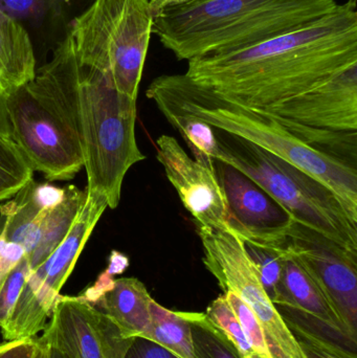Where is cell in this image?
<instances>
[{
  "label": "cell",
  "instance_id": "cell-1",
  "mask_svg": "<svg viewBox=\"0 0 357 358\" xmlns=\"http://www.w3.org/2000/svg\"><path fill=\"white\" fill-rule=\"evenodd\" d=\"M356 0L312 24L232 54L188 61L186 75L252 110L282 104L357 63Z\"/></svg>",
  "mask_w": 357,
  "mask_h": 358
},
{
  "label": "cell",
  "instance_id": "cell-2",
  "mask_svg": "<svg viewBox=\"0 0 357 358\" xmlns=\"http://www.w3.org/2000/svg\"><path fill=\"white\" fill-rule=\"evenodd\" d=\"M33 82L81 151L88 195L103 196L108 208H117L126 174L146 159L136 143V100L78 62L69 33Z\"/></svg>",
  "mask_w": 357,
  "mask_h": 358
},
{
  "label": "cell",
  "instance_id": "cell-3",
  "mask_svg": "<svg viewBox=\"0 0 357 358\" xmlns=\"http://www.w3.org/2000/svg\"><path fill=\"white\" fill-rule=\"evenodd\" d=\"M335 0H205L153 17L152 34L180 61L232 54L312 24Z\"/></svg>",
  "mask_w": 357,
  "mask_h": 358
},
{
  "label": "cell",
  "instance_id": "cell-4",
  "mask_svg": "<svg viewBox=\"0 0 357 358\" xmlns=\"http://www.w3.org/2000/svg\"><path fill=\"white\" fill-rule=\"evenodd\" d=\"M153 102L194 115L215 129L243 138L309 174L333 192L357 224V168L325 155L293 136L280 122L195 83L186 73L163 75L146 92Z\"/></svg>",
  "mask_w": 357,
  "mask_h": 358
},
{
  "label": "cell",
  "instance_id": "cell-5",
  "mask_svg": "<svg viewBox=\"0 0 357 358\" xmlns=\"http://www.w3.org/2000/svg\"><path fill=\"white\" fill-rule=\"evenodd\" d=\"M214 130L219 148L216 161L251 178L300 224L357 255V224L333 192L284 159L238 136Z\"/></svg>",
  "mask_w": 357,
  "mask_h": 358
},
{
  "label": "cell",
  "instance_id": "cell-6",
  "mask_svg": "<svg viewBox=\"0 0 357 358\" xmlns=\"http://www.w3.org/2000/svg\"><path fill=\"white\" fill-rule=\"evenodd\" d=\"M152 21L150 0H94L71 24L75 59L136 100Z\"/></svg>",
  "mask_w": 357,
  "mask_h": 358
},
{
  "label": "cell",
  "instance_id": "cell-7",
  "mask_svg": "<svg viewBox=\"0 0 357 358\" xmlns=\"http://www.w3.org/2000/svg\"><path fill=\"white\" fill-rule=\"evenodd\" d=\"M203 262L224 292L237 294L257 317L272 358H306L286 322L264 290L245 242L232 229H197Z\"/></svg>",
  "mask_w": 357,
  "mask_h": 358
},
{
  "label": "cell",
  "instance_id": "cell-8",
  "mask_svg": "<svg viewBox=\"0 0 357 358\" xmlns=\"http://www.w3.org/2000/svg\"><path fill=\"white\" fill-rule=\"evenodd\" d=\"M107 208L105 197L87 194L85 203L66 237L25 282L12 315L1 329L6 342L35 338L43 331L61 288L75 268L80 254Z\"/></svg>",
  "mask_w": 357,
  "mask_h": 358
},
{
  "label": "cell",
  "instance_id": "cell-9",
  "mask_svg": "<svg viewBox=\"0 0 357 358\" xmlns=\"http://www.w3.org/2000/svg\"><path fill=\"white\" fill-rule=\"evenodd\" d=\"M10 140L33 171L71 180L83 168L79 147L33 80L6 94Z\"/></svg>",
  "mask_w": 357,
  "mask_h": 358
},
{
  "label": "cell",
  "instance_id": "cell-10",
  "mask_svg": "<svg viewBox=\"0 0 357 358\" xmlns=\"http://www.w3.org/2000/svg\"><path fill=\"white\" fill-rule=\"evenodd\" d=\"M284 248L357 336V255L297 221L287 233Z\"/></svg>",
  "mask_w": 357,
  "mask_h": 358
},
{
  "label": "cell",
  "instance_id": "cell-11",
  "mask_svg": "<svg viewBox=\"0 0 357 358\" xmlns=\"http://www.w3.org/2000/svg\"><path fill=\"white\" fill-rule=\"evenodd\" d=\"M38 341L68 358H125L134 338L79 296L60 294Z\"/></svg>",
  "mask_w": 357,
  "mask_h": 358
},
{
  "label": "cell",
  "instance_id": "cell-12",
  "mask_svg": "<svg viewBox=\"0 0 357 358\" xmlns=\"http://www.w3.org/2000/svg\"><path fill=\"white\" fill-rule=\"evenodd\" d=\"M156 147L157 161L197 229H231L228 202L215 168L191 157L172 136H159Z\"/></svg>",
  "mask_w": 357,
  "mask_h": 358
},
{
  "label": "cell",
  "instance_id": "cell-13",
  "mask_svg": "<svg viewBox=\"0 0 357 358\" xmlns=\"http://www.w3.org/2000/svg\"><path fill=\"white\" fill-rule=\"evenodd\" d=\"M215 169L226 194L231 229L242 239L283 241L295 219L236 168L215 161Z\"/></svg>",
  "mask_w": 357,
  "mask_h": 358
},
{
  "label": "cell",
  "instance_id": "cell-14",
  "mask_svg": "<svg viewBox=\"0 0 357 358\" xmlns=\"http://www.w3.org/2000/svg\"><path fill=\"white\" fill-rule=\"evenodd\" d=\"M276 307L286 323L296 324L319 338L356 352L357 336L346 327L328 299L287 252L280 301Z\"/></svg>",
  "mask_w": 357,
  "mask_h": 358
},
{
  "label": "cell",
  "instance_id": "cell-15",
  "mask_svg": "<svg viewBox=\"0 0 357 358\" xmlns=\"http://www.w3.org/2000/svg\"><path fill=\"white\" fill-rule=\"evenodd\" d=\"M260 113L308 127L356 132L357 63L314 90Z\"/></svg>",
  "mask_w": 357,
  "mask_h": 358
},
{
  "label": "cell",
  "instance_id": "cell-16",
  "mask_svg": "<svg viewBox=\"0 0 357 358\" xmlns=\"http://www.w3.org/2000/svg\"><path fill=\"white\" fill-rule=\"evenodd\" d=\"M152 296L136 278L115 279L112 289L92 306L102 311L121 330L126 338H146L151 336Z\"/></svg>",
  "mask_w": 357,
  "mask_h": 358
},
{
  "label": "cell",
  "instance_id": "cell-17",
  "mask_svg": "<svg viewBox=\"0 0 357 358\" xmlns=\"http://www.w3.org/2000/svg\"><path fill=\"white\" fill-rule=\"evenodd\" d=\"M94 0H0V8L27 29L42 38H52L57 46L71 31L73 19ZM29 35V37L31 36Z\"/></svg>",
  "mask_w": 357,
  "mask_h": 358
},
{
  "label": "cell",
  "instance_id": "cell-18",
  "mask_svg": "<svg viewBox=\"0 0 357 358\" xmlns=\"http://www.w3.org/2000/svg\"><path fill=\"white\" fill-rule=\"evenodd\" d=\"M36 55L25 27L0 8V92L29 83L36 76Z\"/></svg>",
  "mask_w": 357,
  "mask_h": 358
},
{
  "label": "cell",
  "instance_id": "cell-19",
  "mask_svg": "<svg viewBox=\"0 0 357 358\" xmlns=\"http://www.w3.org/2000/svg\"><path fill=\"white\" fill-rule=\"evenodd\" d=\"M151 342L178 358L195 357L189 313L169 310L156 301L151 303Z\"/></svg>",
  "mask_w": 357,
  "mask_h": 358
},
{
  "label": "cell",
  "instance_id": "cell-20",
  "mask_svg": "<svg viewBox=\"0 0 357 358\" xmlns=\"http://www.w3.org/2000/svg\"><path fill=\"white\" fill-rule=\"evenodd\" d=\"M155 104L168 122L180 132L190 148L193 159L203 165L215 168L219 148L214 128L194 115L182 113L165 103L156 102Z\"/></svg>",
  "mask_w": 357,
  "mask_h": 358
},
{
  "label": "cell",
  "instance_id": "cell-21",
  "mask_svg": "<svg viewBox=\"0 0 357 358\" xmlns=\"http://www.w3.org/2000/svg\"><path fill=\"white\" fill-rule=\"evenodd\" d=\"M293 136L312 148L345 162L352 167L357 163V131L342 132L308 127L289 120L277 119Z\"/></svg>",
  "mask_w": 357,
  "mask_h": 358
},
{
  "label": "cell",
  "instance_id": "cell-22",
  "mask_svg": "<svg viewBox=\"0 0 357 358\" xmlns=\"http://www.w3.org/2000/svg\"><path fill=\"white\" fill-rule=\"evenodd\" d=\"M285 239L283 241L270 242V243L242 239L247 255L257 271L258 278L268 298L275 305L278 304L281 296L283 271H284V262L286 259L284 248Z\"/></svg>",
  "mask_w": 357,
  "mask_h": 358
},
{
  "label": "cell",
  "instance_id": "cell-23",
  "mask_svg": "<svg viewBox=\"0 0 357 358\" xmlns=\"http://www.w3.org/2000/svg\"><path fill=\"white\" fill-rule=\"evenodd\" d=\"M33 173L14 142L0 136V202L10 199Z\"/></svg>",
  "mask_w": 357,
  "mask_h": 358
},
{
  "label": "cell",
  "instance_id": "cell-24",
  "mask_svg": "<svg viewBox=\"0 0 357 358\" xmlns=\"http://www.w3.org/2000/svg\"><path fill=\"white\" fill-rule=\"evenodd\" d=\"M205 315L212 325L234 347L240 358L255 355L238 317L231 308L224 294L216 298L207 306Z\"/></svg>",
  "mask_w": 357,
  "mask_h": 358
},
{
  "label": "cell",
  "instance_id": "cell-25",
  "mask_svg": "<svg viewBox=\"0 0 357 358\" xmlns=\"http://www.w3.org/2000/svg\"><path fill=\"white\" fill-rule=\"evenodd\" d=\"M224 296H226L231 308L238 317L254 353L260 358H272L268 344H266L263 330L251 308L233 292H224Z\"/></svg>",
  "mask_w": 357,
  "mask_h": 358
},
{
  "label": "cell",
  "instance_id": "cell-26",
  "mask_svg": "<svg viewBox=\"0 0 357 358\" xmlns=\"http://www.w3.org/2000/svg\"><path fill=\"white\" fill-rule=\"evenodd\" d=\"M33 273L27 257L8 273L0 286V329L6 327L20 296L23 286Z\"/></svg>",
  "mask_w": 357,
  "mask_h": 358
},
{
  "label": "cell",
  "instance_id": "cell-27",
  "mask_svg": "<svg viewBox=\"0 0 357 358\" xmlns=\"http://www.w3.org/2000/svg\"><path fill=\"white\" fill-rule=\"evenodd\" d=\"M286 324L299 343L306 358H357L356 352H352L340 345L319 338L296 324Z\"/></svg>",
  "mask_w": 357,
  "mask_h": 358
},
{
  "label": "cell",
  "instance_id": "cell-28",
  "mask_svg": "<svg viewBox=\"0 0 357 358\" xmlns=\"http://www.w3.org/2000/svg\"><path fill=\"white\" fill-rule=\"evenodd\" d=\"M125 358H178L163 349L159 345L146 340V338H134L133 344L128 350Z\"/></svg>",
  "mask_w": 357,
  "mask_h": 358
},
{
  "label": "cell",
  "instance_id": "cell-29",
  "mask_svg": "<svg viewBox=\"0 0 357 358\" xmlns=\"http://www.w3.org/2000/svg\"><path fill=\"white\" fill-rule=\"evenodd\" d=\"M38 348L37 338L10 341L0 344V358H34Z\"/></svg>",
  "mask_w": 357,
  "mask_h": 358
},
{
  "label": "cell",
  "instance_id": "cell-30",
  "mask_svg": "<svg viewBox=\"0 0 357 358\" xmlns=\"http://www.w3.org/2000/svg\"><path fill=\"white\" fill-rule=\"evenodd\" d=\"M129 265V258L126 255L117 252V250H112L110 256H109V263L106 271L113 277H115V275H119L125 273Z\"/></svg>",
  "mask_w": 357,
  "mask_h": 358
},
{
  "label": "cell",
  "instance_id": "cell-31",
  "mask_svg": "<svg viewBox=\"0 0 357 358\" xmlns=\"http://www.w3.org/2000/svg\"><path fill=\"white\" fill-rule=\"evenodd\" d=\"M0 136L10 140V128L6 110V94L0 92Z\"/></svg>",
  "mask_w": 357,
  "mask_h": 358
},
{
  "label": "cell",
  "instance_id": "cell-32",
  "mask_svg": "<svg viewBox=\"0 0 357 358\" xmlns=\"http://www.w3.org/2000/svg\"><path fill=\"white\" fill-rule=\"evenodd\" d=\"M195 1H205V0H150L151 13L153 17L170 6H180V4L191 3Z\"/></svg>",
  "mask_w": 357,
  "mask_h": 358
},
{
  "label": "cell",
  "instance_id": "cell-33",
  "mask_svg": "<svg viewBox=\"0 0 357 358\" xmlns=\"http://www.w3.org/2000/svg\"><path fill=\"white\" fill-rule=\"evenodd\" d=\"M38 342H39V341H38ZM39 343L42 345V347H43L44 358H68L66 355H63V353L59 352V351L54 350V349L42 344L41 342Z\"/></svg>",
  "mask_w": 357,
  "mask_h": 358
},
{
  "label": "cell",
  "instance_id": "cell-34",
  "mask_svg": "<svg viewBox=\"0 0 357 358\" xmlns=\"http://www.w3.org/2000/svg\"><path fill=\"white\" fill-rule=\"evenodd\" d=\"M38 348L37 350H36L35 357L34 358H44V351H43V347H42V345L40 344L39 342H38Z\"/></svg>",
  "mask_w": 357,
  "mask_h": 358
},
{
  "label": "cell",
  "instance_id": "cell-35",
  "mask_svg": "<svg viewBox=\"0 0 357 358\" xmlns=\"http://www.w3.org/2000/svg\"><path fill=\"white\" fill-rule=\"evenodd\" d=\"M247 358H260V357H258L257 355H252V357H247Z\"/></svg>",
  "mask_w": 357,
  "mask_h": 358
}]
</instances>
